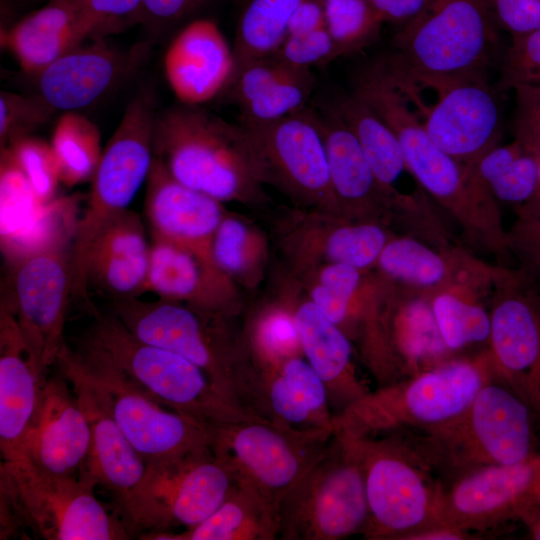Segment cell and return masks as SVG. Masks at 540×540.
Wrapping results in <instances>:
<instances>
[{
  "mask_svg": "<svg viewBox=\"0 0 540 540\" xmlns=\"http://www.w3.org/2000/svg\"><path fill=\"white\" fill-rule=\"evenodd\" d=\"M528 404L496 374L456 418L402 433V439L432 472L452 482L475 470L519 462L535 451Z\"/></svg>",
  "mask_w": 540,
  "mask_h": 540,
  "instance_id": "cell-1",
  "label": "cell"
},
{
  "mask_svg": "<svg viewBox=\"0 0 540 540\" xmlns=\"http://www.w3.org/2000/svg\"><path fill=\"white\" fill-rule=\"evenodd\" d=\"M89 310L94 321L78 343L102 356L150 399L205 424L259 416L226 398L186 358L137 338L111 312L94 306Z\"/></svg>",
  "mask_w": 540,
  "mask_h": 540,
  "instance_id": "cell-2",
  "label": "cell"
},
{
  "mask_svg": "<svg viewBox=\"0 0 540 540\" xmlns=\"http://www.w3.org/2000/svg\"><path fill=\"white\" fill-rule=\"evenodd\" d=\"M494 376L488 351L470 358H450L368 392L334 416V432L363 436L439 426L464 412Z\"/></svg>",
  "mask_w": 540,
  "mask_h": 540,
  "instance_id": "cell-3",
  "label": "cell"
},
{
  "mask_svg": "<svg viewBox=\"0 0 540 540\" xmlns=\"http://www.w3.org/2000/svg\"><path fill=\"white\" fill-rule=\"evenodd\" d=\"M352 93L395 134L407 166L421 188L453 212L471 232L495 233L501 238L500 231L482 216L496 212L490 191L471 166L458 162L435 144L408 100L374 63L359 74Z\"/></svg>",
  "mask_w": 540,
  "mask_h": 540,
  "instance_id": "cell-4",
  "label": "cell"
},
{
  "mask_svg": "<svg viewBox=\"0 0 540 540\" xmlns=\"http://www.w3.org/2000/svg\"><path fill=\"white\" fill-rule=\"evenodd\" d=\"M1 532L12 519L47 540H123L132 537L125 522L96 498V483L48 473L30 460L1 463Z\"/></svg>",
  "mask_w": 540,
  "mask_h": 540,
  "instance_id": "cell-5",
  "label": "cell"
},
{
  "mask_svg": "<svg viewBox=\"0 0 540 540\" xmlns=\"http://www.w3.org/2000/svg\"><path fill=\"white\" fill-rule=\"evenodd\" d=\"M153 150L174 179L219 201L239 196L256 177L241 125L201 106L158 112Z\"/></svg>",
  "mask_w": 540,
  "mask_h": 540,
  "instance_id": "cell-6",
  "label": "cell"
},
{
  "mask_svg": "<svg viewBox=\"0 0 540 540\" xmlns=\"http://www.w3.org/2000/svg\"><path fill=\"white\" fill-rule=\"evenodd\" d=\"M337 435L348 441L362 466L369 507L365 538L406 540L443 525L446 485L402 439L393 433Z\"/></svg>",
  "mask_w": 540,
  "mask_h": 540,
  "instance_id": "cell-7",
  "label": "cell"
},
{
  "mask_svg": "<svg viewBox=\"0 0 540 540\" xmlns=\"http://www.w3.org/2000/svg\"><path fill=\"white\" fill-rule=\"evenodd\" d=\"M489 0H442L394 36V52L377 60L407 79L485 76L495 47Z\"/></svg>",
  "mask_w": 540,
  "mask_h": 540,
  "instance_id": "cell-8",
  "label": "cell"
},
{
  "mask_svg": "<svg viewBox=\"0 0 540 540\" xmlns=\"http://www.w3.org/2000/svg\"><path fill=\"white\" fill-rule=\"evenodd\" d=\"M238 482L211 447L149 463L120 507L131 535L191 528L209 517Z\"/></svg>",
  "mask_w": 540,
  "mask_h": 540,
  "instance_id": "cell-9",
  "label": "cell"
},
{
  "mask_svg": "<svg viewBox=\"0 0 540 540\" xmlns=\"http://www.w3.org/2000/svg\"><path fill=\"white\" fill-rule=\"evenodd\" d=\"M209 430L213 453L277 512L334 438V431L297 430L261 416L209 424Z\"/></svg>",
  "mask_w": 540,
  "mask_h": 540,
  "instance_id": "cell-10",
  "label": "cell"
},
{
  "mask_svg": "<svg viewBox=\"0 0 540 540\" xmlns=\"http://www.w3.org/2000/svg\"><path fill=\"white\" fill-rule=\"evenodd\" d=\"M278 519L281 539L337 540L364 533V474L346 439L334 433L328 450L281 502Z\"/></svg>",
  "mask_w": 540,
  "mask_h": 540,
  "instance_id": "cell-11",
  "label": "cell"
},
{
  "mask_svg": "<svg viewBox=\"0 0 540 540\" xmlns=\"http://www.w3.org/2000/svg\"><path fill=\"white\" fill-rule=\"evenodd\" d=\"M152 87H141L127 104L118 127L104 147L91 180L84 215L78 220L74 248L89 253L104 226L128 209L147 180L154 159L157 117Z\"/></svg>",
  "mask_w": 540,
  "mask_h": 540,
  "instance_id": "cell-12",
  "label": "cell"
},
{
  "mask_svg": "<svg viewBox=\"0 0 540 540\" xmlns=\"http://www.w3.org/2000/svg\"><path fill=\"white\" fill-rule=\"evenodd\" d=\"M70 352L146 464L210 447L209 424L150 399L86 346L78 343Z\"/></svg>",
  "mask_w": 540,
  "mask_h": 540,
  "instance_id": "cell-13",
  "label": "cell"
},
{
  "mask_svg": "<svg viewBox=\"0 0 540 540\" xmlns=\"http://www.w3.org/2000/svg\"><path fill=\"white\" fill-rule=\"evenodd\" d=\"M73 238L12 261L3 303L15 316L30 357L43 377L66 345L65 322L72 294Z\"/></svg>",
  "mask_w": 540,
  "mask_h": 540,
  "instance_id": "cell-14",
  "label": "cell"
},
{
  "mask_svg": "<svg viewBox=\"0 0 540 540\" xmlns=\"http://www.w3.org/2000/svg\"><path fill=\"white\" fill-rule=\"evenodd\" d=\"M110 312L137 338L195 364L226 398L247 408L242 401L244 369L237 365L221 327L200 312L176 301L139 297L111 300Z\"/></svg>",
  "mask_w": 540,
  "mask_h": 540,
  "instance_id": "cell-15",
  "label": "cell"
},
{
  "mask_svg": "<svg viewBox=\"0 0 540 540\" xmlns=\"http://www.w3.org/2000/svg\"><path fill=\"white\" fill-rule=\"evenodd\" d=\"M392 76L421 83L435 94L431 104L403 96L413 106L430 138L458 162L473 166L485 152L498 145L500 112L485 76L418 79Z\"/></svg>",
  "mask_w": 540,
  "mask_h": 540,
  "instance_id": "cell-16",
  "label": "cell"
},
{
  "mask_svg": "<svg viewBox=\"0 0 540 540\" xmlns=\"http://www.w3.org/2000/svg\"><path fill=\"white\" fill-rule=\"evenodd\" d=\"M540 506V454L465 474L446 486L442 524L466 532L519 520Z\"/></svg>",
  "mask_w": 540,
  "mask_h": 540,
  "instance_id": "cell-17",
  "label": "cell"
},
{
  "mask_svg": "<svg viewBox=\"0 0 540 540\" xmlns=\"http://www.w3.org/2000/svg\"><path fill=\"white\" fill-rule=\"evenodd\" d=\"M254 172L309 195L333 192L325 142L313 109L271 122L239 121Z\"/></svg>",
  "mask_w": 540,
  "mask_h": 540,
  "instance_id": "cell-18",
  "label": "cell"
},
{
  "mask_svg": "<svg viewBox=\"0 0 540 540\" xmlns=\"http://www.w3.org/2000/svg\"><path fill=\"white\" fill-rule=\"evenodd\" d=\"M43 69L36 94L55 112L87 108L131 79L148 54V45L129 50L89 39Z\"/></svg>",
  "mask_w": 540,
  "mask_h": 540,
  "instance_id": "cell-19",
  "label": "cell"
},
{
  "mask_svg": "<svg viewBox=\"0 0 540 540\" xmlns=\"http://www.w3.org/2000/svg\"><path fill=\"white\" fill-rule=\"evenodd\" d=\"M490 318L487 351L496 377L540 419V302L511 290L496 300Z\"/></svg>",
  "mask_w": 540,
  "mask_h": 540,
  "instance_id": "cell-20",
  "label": "cell"
},
{
  "mask_svg": "<svg viewBox=\"0 0 540 540\" xmlns=\"http://www.w3.org/2000/svg\"><path fill=\"white\" fill-rule=\"evenodd\" d=\"M69 381L91 429L87 474L111 491L121 507L138 486L147 464L127 440L105 401L79 369L66 344L56 364Z\"/></svg>",
  "mask_w": 540,
  "mask_h": 540,
  "instance_id": "cell-21",
  "label": "cell"
},
{
  "mask_svg": "<svg viewBox=\"0 0 540 540\" xmlns=\"http://www.w3.org/2000/svg\"><path fill=\"white\" fill-rule=\"evenodd\" d=\"M91 451V429L69 381L46 378L27 439V459L48 473L82 476Z\"/></svg>",
  "mask_w": 540,
  "mask_h": 540,
  "instance_id": "cell-22",
  "label": "cell"
},
{
  "mask_svg": "<svg viewBox=\"0 0 540 540\" xmlns=\"http://www.w3.org/2000/svg\"><path fill=\"white\" fill-rule=\"evenodd\" d=\"M163 67L180 103L201 106L230 86L235 73L233 47L213 20L197 18L172 39Z\"/></svg>",
  "mask_w": 540,
  "mask_h": 540,
  "instance_id": "cell-23",
  "label": "cell"
},
{
  "mask_svg": "<svg viewBox=\"0 0 540 540\" xmlns=\"http://www.w3.org/2000/svg\"><path fill=\"white\" fill-rule=\"evenodd\" d=\"M280 366L261 376H247L243 402L261 417L297 430L334 431L325 384L308 361L279 359Z\"/></svg>",
  "mask_w": 540,
  "mask_h": 540,
  "instance_id": "cell-24",
  "label": "cell"
},
{
  "mask_svg": "<svg viewBox=\"0 0 540 540\" xmlns=\"http://www.w3.org/2000/svg\"><path fill=\"white\" fill-rule=\"evenodd\" d=\"M146 182L144 211L151 237L179 245L200 260L204 253L215 264L212 245L222 221L219 200L178 182L156 157Z\"/></svg>",
  "mask_w": 540,
  "mask_h": 540,
  "instance_id": "cell-25",
  "label": "cell"
},
{
  "mask_svg": "<svg viewBox=\"0 0 540 540\" xmlns=\"http://www.w3.org/2000/svg\"><path fill=\"white\" fill-rule=\"evenodd\" d=\"M43 377L24 343L14 314L0 307V450L4 463L27 460V439Z\"/></svg>",
  "mask_w": 540,
  "mask_h": 540,
  "instance_id": "cell-26",
  "label": "cell"
},
{
  "mask_svg": "<svg viewBox=\"0 0 540 540\" xmlns=\"http://www.w3.org/2000/svg\"><path fill=\"white\" fill-rule=\"evenodd\" d=\"M150 247L140 216L129 209L109 221L96 237L88 259V284L111 300L146 292Z\"/></svg>",
  "mask_w": 540,
  "mask_h": 540,
  "instance_id": "cell-27",
  "label": "cell"
},
{
  "mask_svg": "<svg viewBox=\"0 0 540 540\" xmlns=\"http://www.w3.org/2000/svg\"><path fill=\"white\" fill-rule=\"evenodd\" d=\"M1 44L28 74L89 40L86 18L74 0H48L42 7L1 29Z\"/></svg>",
  "mask_w": 540,
  "mask_h": 540,
  "instance_id": "cell-28",
  "label": "cell"
},
{
  "mask_svg": "<svg viewBox=\"0 0 540 540\" xmlns=\"http://www.w3.org/2000/svg\"><path fill=\"white\" fill-rule=\"evenodd\" d=\"M314 87L310 69L273 55L238 70L226 92L240 110L239 121L271 122L307 108Z\"/></svg>",
  "mask_w": 540,
  "mask_h": 540,
  "instance_id": "cell-29",
  "label": "cell"
},
{
  "mask_svg": "<svg viewBox=\"0 0 540 540\" xmlns=\"http://www.w3.org/2000/svg\"><path fill=\"white\" fill-rule=\"evenodd\" d=\"M294 320L301 349L325 384L329 400L337 399L345 408L370 392L356 376L351 344L338 325L313 302L302 304Z\"/></svg>",
  "mask_w": 540,
  "mask_h": 540,
  "instance_id": "cell-30",
  "label": "cell"
},
{
  "mask_svg": "<svg viewBox=\"0 0 540 540\" xmlns=\"http://www.w3.org/2000/svg\"><path fill=\"white\" fill-rule=\"evenodd\" d=\"M278 537L277 510L239 480L223 503L201 523L180 532L139 536L145 540H272Z\"/></svg>",
  "mask_w": 540,
  "mask_h": 540,
  "instance_id": "cell-31",
  "label": "cell"
},
{
  "mask_svg": "<svg viewBox=\"0 0 540 540\" xmlns=\"http://www.w3.org/2000/svg\"><path fill=\"white\" fill-rule=\"evenodd\" d=\"M325 108L354 135L382 191L399 196L394 184L410 170L392 130L353 93L337 95Z\"/></svg>",
  "mask_w": 540,
  "mask_h": 540,
  "instance_id": "cell-32",
  "label": "cell"
},
{
  "mask_svg": "<svg viewBox=\"0 0 540 540\" xmlns=\"http://www.w3.org/2000/svg\"><path fill=\"white\" fill-rule=\"evenodd\" d=\"M389 351L400 380L418 375L452 358L445 346L430 303L415 300L393 318Z\"/></svg>",
  "mask_w": 540,
  "mask_h": 540,
  "instance_id": "cell-33",
  "label": "cell"
},
{
  "mask_svg": "<svg viewBox=\"0 0 540 540\" xmlns=\"http://www.w3.org/2000/svg\"><path fill=\"white\" fill-rule=\"evenodd\" d=\"M322 133L333 192L349 201H364L379 186L354 135L326 108L313 109Z\"/></svg>",
  "mask_w": 540,
  "mask_h": 540,
  "instance_id": "cell-34",
  "label": "cell"
},
{
  "mask_svg": "<svg viewBox=\"0 0 540 540\" xmlns=\"http://www.w3.org/2000/svg\"><path fill=\"white\" fill-rule=\"evenodd\" d=\"M539 159L515 139L489 149L472 168L496 198L513 204H527L537 190Z\"/></svg>",
  "mask_w": 540,
  "mask_h": 540,
  "instance_id": "cell-35",
  "label": "cell"
},
{
  "mask_svg": "<svg viewBox=\"0 0 540 540\" xmlns=\"http://www.w3.org/2000/svg\"><path fill=\"white\" fill-rule=\"evenodd\" d=\"M299 1L250 0L236 31L233 46L235 73L279 50L289 35L290 20Z\"/></svg>",
  "mask_w": 540,
  "mask_h": 540,
  "instance_id": "cell-36",
  "label": "cell"
},
{
  "mask_svg": "<svg viewBox=\"0 0 540 540\" xmlns=\"http://www.w3.org/2000/svg\"><path fill=\"white\" fill-rule=\"evenodd\" d=\"M60 182L68 187L92 180L99 165L101 133L91 120L76 112H64L51 137Z\"/></svg>",
  "mask_w": 540,
  "mask_h": 540,
  "instance_id": "cell-37",
  "label": "cell"
},
{
  "mask_svg": "<svg viewBox=\"0 0 540 540\" xmlns=\"http://www.w3.org/2000/svg\"><path fill=\"white\" fill-rule=\"evenodd\" d=\"M201 260L189 250L152 237L146 292L161 299H197L203 290Z\"/></svg>",
  "mask_w": 540,
  "mask_h": 540,
  "instance_id": "cell-38",
  "label": "cell"
},
{
  "mask_svg": "<svg viewBox=\"0 0 540 540\" xmlns=\"http://www.w3.org/2000/svg\"><path fill=\"white\" fill-rule=\"evenodd\" d=\"M430 307L441 338L451 353L489 343L490 312L480 304L442 291L432 298Z\"/></svg>",
  "mask_w": 540,
  "mask_h": 540,
  "instance_id": "cell-39",
  "label": "cell"
},
{
  "mask_svg": "<svg viewBox=\"0 0 540 540\" xmlns=\"http://www.w3.org/2000/svg\"><path fill=\"white\" fill-rule=\"evenodd\" d=\"M378 262L389 276L413 287L438 288L449 277L447 260L414 238L387 242Z\"/></svg>",
  "mask_w": 540,
  "mask_h": 540,
  "instance_id": "cell-40",
  "label": "cell"
},
{
  "mask_svg": "<svg viewBox=\"0 0 540 540\" xmlns=\"http://www.w3.org/2000/svg\"><path fill=\"white\" fill-rule=\"evenodd\" d=\"M325 27L336 58L356 53L379 36L384 21L368 0H324Z\"/></svg>",
  "mask_w": 540,
  "mask_h": 540,
  "instance_id": "cell-41",
  "label": "cell"
},
{
  "mask_svg": "<svg viewBox=\"0 0 540 540\" xmlns=\"http://www.w3.org/2000/svg\"><path fill=\"white\" fill-rule=\"evenodd\" d=\"M1 243L29 229L42 214L43 203L6 148L1 149Z\"/></svg>",
  "mask_w": 540,
  "mask_h": 540,
  "instance_id": "cell-42",
  "label": "cell"
},
{
  "mask_svg": "<svg viewBox=\"0 0 540 540\" xmlns=\"http://www.w3.org/2000/svg\"><path fill=\"white\" fill-rule=\"evenodd\" d=\"M5 148L39 199L43 203L53 201L60 179L50 144L29 135L14 140Z\"/></svg>",
  "mask_w": 540,
  "mask_h": 540,
  "instance_id": "cell-43",
  "label": "cell"
},
{
  "mask_svg": "<svg viewBox=\"0 0 540 540\" xmlns=\"http://www.w3.org/2000/svg\"><path fill=\"white\" fill-rule=\"evenodd\" d=\"M386 244V234L379 226H346L329 236L326 253L333 262L344 263L359 270L378 260Z\"/></svg>",
  "mask_w": 540,
  "mask_h": 540,
  "instance_id": "cell-44",
  "label": "cell"
},
{
  "mask_svg": "<svg viewBox=\"0 0 540 540\" xmlns=\"http://www.w3.org/2000/svg\"><path fill=\"white\" fill-rule=\"evenodd\" d=\"M56 112L37 94L0 93V147L29 136L45 125Z\"/></svg>",
  "mask_w": 540,
  "mask_h": 540,
  "instance_id": "cell-45",
  "label": "cell"
},
{
  "mask_svg": "<svg viewBox=\"0 0 540 540\" xmlns=\"http://www.w3.org/2000/svg\"><path fill=\"white\" fill-rule=\"evenodd\" d=\"M525 85H540V28L511 35L496 89L506 92Z\"/></svg>",
  "mask_w": 540,
  "mask_h": 540,
  "instance_id": "cell-46",
  "label": "cell"
},
{
  "mask_svg": "<svg viewBox=\"0 0 540 540\" xmlns=\"http://www.w3.org/2000/svg\"><path fill=\"white\" fill-rule=\"evenodd\" d=\"M359 280L358 269L333 262L322 270L320 284L312 292V302L330 321L339 325L347 317Z\"/></svg>",
  "mask_w": 540,
  "mask_h": 540,
  "instance_id": "cell-47",
  "label": "cell"
},
{
  "mask_svg": "<svg viewBox=\"0 0 540 540\" xmlns=\"http://www.w3.org/2000/svg\"><path fill=\"white\" fill-rule=\"evenodd\" d=\"M89 28V39L122 33L144 19L143 0H74Z\"/></svg>",
  "mask_w": 540,
  "mask_h": 540,
  "instance_id": "cell-48",
  "label": "cell"
},
{
  "mask_svg": "<svg viewBox=\"0 0 540 540\" xmlns=\"http://www.w3.org/2000/svg\"><path fill=\"white\" fill-rule=\"evenodd\" d=\"M274 55L286 64L301 69H310L336 59L335 45L326 27L289 34Z\"/></svg>",
  "mask_w": 540,
  "mask_h": 540,
  "instance_id": "cell-49",
  "label": "cell"
},
{
  "mask_svg": "<svg viewBox=\"0 0 540 540\" xmlns=\"http://www.w3.org/2000/svg\"><path fill=\"white\" fill-rule=\"evenodd\" d=\"M516 112L515 139L540 157V85H525L514 89Z\"/></svg>",
  "mask_w": 540,
  "mask_h": 540,
  "instance_id": "cell-50",
  "label": "cell"
},
{
  "mask_svg": "<svg viewBox=\"0 0 540 540\" xmlns=\"http://www.w3.org/2000/svg\"><path fill=\"white\" fill-rule=\"evenodd\" d=\"M246 229L234 218L222 219L213 239L212 252L217 268L227 273H238L244 267Z\"/></svg>",
  "mask_w": 540,
  "mask_h": 540,
  "instance_id": "cell-51",
  "label": "cell"
},
{
  "mask_svg": "<svg viewBox=\"0 0 540 540\" xmlns=\"http://www.w3.org/2000/svg\"><path fill=\"white\" fill-rule=\"evenodd\" d=\"M259 341L272 360L296 356L300 345L294 318L277 312L266 317L259 328Z\"/></svg>",
  "mask_w": 540,
  "mask_h": 540,
  "instance_id": "cell-52",
  "label": "cell"
},
{
  "mask_svg": "<svg viewBox=\"0 0 540 540\" xmlns=\"http://www.w3.org/2000/svg\"><path fill=\"white\" fill-rule=\"evenodd\" d=\"M143 25L162 33L192 17L210 0H143Z\"/></svg>",
  "mask_w": 540,
  "mask_h": 540,
  "instance_id": "cell-53",
  "label": "cell"
},
{
  "mask_svg": "<svg viewBox=\"0 0 540 540\" xmlns=\"http://www.w3.org/2000/svg\"><path fill=\"white\" fill-rule=\"evenodd\" d=\"M511 244L532 275H540V208L524 207Z\"/></svg>",
  "mask_w": 540,
  "mask_h": 540,
  "instance_id": "cell-54",
  "label": "cell"
},
{
  "mask_svg": "<svg viewBox=\"0 0 540 540\" xmlns=\"http://www.w3.org/2000/svg\"><path fill=\"white\" fill-rule=\"evenodd\" d=\"M501 26L511 35L540 28L539 0H489Z\"/></svg>",
  "mask_w": 540,
  "mask_h": 540,
  "instance_id": "cell-55",
  "label": "cell"
},
{
  "mask_svg": "<svg viewBox=\"0 0 540 540\" xmlns=\"http://www.w3.org/2000/svg\"><path fill=\"white\" fill-rule=\"evenodd\" d=\"M325 27L324 0H300L290 20L289 34L306 33Z\"/></svg>",
  "mask_w": 540,
  "mask_h": 540,
  "instance_id": "cell-56",
  "label": "cell"
},
{
  "mask_svg": "<svg viewBox=\"0 0 540 540\" xmlns=\"http://www.w3.org/2000/svg\"><path fill=\"white\" fill-rule=\"evenodd\" d=\"M384 22L407 23L422 13L428 0H368Z\"/></svg>",
  "mask_w": 540,
  "mask_h": 540,
  "instance_id": "cell-57",
  "label": "cell"
},
{
  "mask_svg": "<svg viewBox=\"0 0 540 540\" xmlns=\"http://www.w3.org/2000/svg\"><path fill=\"white\" fill-rule=\"evenodd\" d=\"M472 539L471 532L447 525H438L410 535L406 540H465Z\"/></svg>",
  "mask_w": 540,
  "mask_h": 540,
  "instance_id": "cell-58",
  "label": "cell"
},
{
  "mask_svg": "<svg viewBox=\"0 0 540 540\" xmlns=\"http://www.w3.org/2000/svg\"><path fill=\"white\" fill-rule=\"evenodd\" d=\"M519 520L526 526L533 539L540 540V506L527 511Z\"/></svg>",
  "mask_w": 540,
  "mask_h": 540,
  "instance_id": "cell-59",
  "label": "cell"
},
{
  "mask_svg": "<svg viewBox=\"0 0 540 540\" xmlns=\"http://www.w3.org/2000/svg\"><path fill=\"white\" fill-rule=\"evenodd\" d=\"M23 0H0L1 3V28L8 24V18L12 16V9L19 5Z\"/></svg>",
  "mask_w": 540,
  "mask_h": 540,
  "instance_id": "cell-60",
  "label": "cell"
},
{
  "mask_svg": "<svg viewBox=\"0 0 540 540\" xmlns=\"http://www.w3.org/2000/svg\"><path fill=\"white\" fill-rule=\"evenodd\" d=\"M525 206H530L534 208H540V159H539V167H538V184H537V190L532 198Z\"/></svg>",
  "mask_w": 540,
  "mask_h": 540,
  "instance_id": "cell-61",
  "label": "cell"
},
{
  "mask_svg": "<svg viewBox=\"0 0 540 540\" xmlns=\"http://www.w3.org/2000/svg\"><path fill=\"white\" fill-rule=\"evenodd\" d=\"M442 0H428V6L426 9H432L436 7Z\"/></svg>",
  "mask_w": 540,
  "mask_h": 540,
  "instance_id": "cell-62",
  "label": "cell"
},
{
  "mask_svg": "<svg viewBox=\"0 0 540 540\" xmlns=\"http://www.w3.org/2000/svg\"><path fill=\"white\" fill-rule=\"evenodd\" d=\"M540 1V0H539Z\"/></svg>",
  "mask_w": 540,
  "mask_h": 540,
  "instance_id": "cell-63",
  "label": "cell"
}]
</instances>
